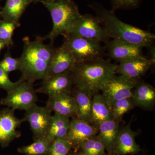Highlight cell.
I'll use <instances>...</instances> for the list:
<instances>
[{"mask_svg":"<svg viewBox=\"0 0 155 155\" xmlns=\"http://www.w3.org/2000/svg\"><path fill=\"white\" fill-rule=\"evenodd\" d=\"M64 37V44L73 54L77 63L104 58V51L100 43L75 35Z\"/></svg>","mask_w":155,"mask_h":155,"instance_id":"obj_6","label":"cell"},{"mask_svg":"<svg viewBox=\"0 0 155 155\" xmlns=\"http://www.w3.org/2000/svg\"><path fill=\"white\" fill-rule=\"evenodd\" d=\"M71 95L74 97L76 102L78 118L91 124V105L93 97L75 85L72 88Z\"/></svg>","mask_w":155,"mask_h":155,"instance_id":"obj_20","label":"cell"},{"mask_svg":"<svg viewBox=\"0 0 155 155\" xmlns=\"http://www.w3.org/2000/svg\"><path fill=\"white\" fill-rule=\"evenodd\" d=\"M89 7L96 13V16L109 38L143 48L149 47L153 43L154 34L123 22L112 10H108L96 2L91 3Z\"/></svg>","mask_w":155,"mask_h":155,"instance_id":"obj_1","label":"cell"},{"mask_svg":"<svg viewBox=\"0 0 155 155\" xmlns=\"http://www.w3.org/2000/svg\"><path fill=\"white\" fill-rule=\"evenodd\" d=\"M110 107L113 117L119 121L124 114L133 109L135 105L132 98L130 97L116 101Z\"/></svg>","mask_w":155,"mask_h":155,"instance_id":"obj_27","label":"cell"},{"mask_svg":"<svg viewBox=\"0 0 155 155\" xmlns=\"http://www.w3.org/2000/svg\"><path fill=\"white\" fill-rule=\"evenodd\" d=\"M51 143L46 137L38 139L31 144L18 148V152L25 155H48Z\"/></svg>","mask_w":155,"mask_h":155,"instance_id":"obj_24","label":"cell"},{"mask_svg":"<svg viewBox=\"0 0 155 155\" xmlns=\"http://www.w3.org/2000/svg\"><path fill=\"white\" fill-rule=\"evenodd\" d=\"M6 47L4 43L0 41V54H1V51H2V50L3 49L5 48Z\"/></svg>","mask_w":155,"mask_h":155,"instance_id":"obj_34","label":"cell"},{"mask_svg":"<svg viewBox=\"0 0 155 155\" xmlns=\"http://www.w3.org/2000/svg\"><path fill=\"white\" fill-rule=\"evenodd\" d=\"M45 107L55 114L69 118H78L76 102L71 94L61 93L49 96Z\"/></svg>","mask_w":155,"mask_h":155,"instance_id":"obj_16","label":"cell"},{"mask_svg":"<svg viewBox=\"0 0 155 155\" xmlns=\"http://www.w3.org/2000/svg\"><path fill=\"white\" fill-rule=\"evenodd\" d=\"M131 98L135 106L150 110L155 104V88L148 84L140 82L134 89Z\"/></svg>","mask_w":155,"mask_h":155,"instance_id":"obj_19","label":"cell"},{"mask_svg":"<svg viewBox=\"0 0 155 155\" xmlns=\"http://www.w3.org/2000/svg\"><path fill=\"white\" fill-rule=\"evenodd\" d=\"M70 125L69 117L54 114L52 116L46 138L51 142L57 139L66 138Z\"/></svg>","mask_w":155,"mask_h":155,"instance_id":"obj_23","label":"cell"},{"mask_svg":"<svg viewBox=\"0 0 155 155\" xmlns=\"http://www.w3.org/2000/svg\"><path fill=\"white\" fill-rule=\"evenodd\" d=\"M98 133V128L94 125L79 118H72L66 138L73 148L77 149L81 143Z\"/></svg>","mask_w":155,"mask_h":155,"instance_id":"obj_14","label":"cell"},{"mask_svg":"<svg viewBox=\"0 0 155 155\" xmlns=\"http://www.w3.org/2000/svg\"><path fill=\"white\" fill-rule=\"evenodd\" d=\"M106 49L110 59L119 63L143 57V48L116 39L106 43Z\"/></svg>","mask_w":155,"mask_h":155,"instance_id":"obj_12","label":"cell"},{"mask_svg":"<svg viewBox=\"0 0 155 155\" xmlns=\"http://www.w3.org/2000/svg\"><path fill=\"white\" fill-rule=\"evenodd\" d=\"M74 85V76L71 71H68L44 79L36 91L48 96L61 93L71 94Z\"/></svg>","mask_w":155,"mask_h":155,"instance_id":"obj_11","label":"cell"},{"mask_svg":"<svg viewBox=\"0 0 155 155\" xmlns=\"http://www.w3.org/2000/svg\"><path fill=\"white\" fill-rule=\"evenodd\" d=\"M119 121L112 119L103 122L98 127V135L109 153H112L113 147L119 132Z\"/></svg>","mask_w":155,"mask_h":155,"instance_id":"obj_22","label":"cell"},{"mask_svg":"<svg viewBox=\"0 0 155 155\" xmlns=\"http://www.w3.org/2000/svg\"><path fill=\"white\" fill-rule=\"evenodd\" d=\"M0 67L8 74L19 70L20 67L19 58L12 57L10 51H7L2 60L0 61Z\"/></svg>","mask_w":155,"mask_h":155,"instance_id":"obj_29","label":"cell"},{"mask_svg":"<svg viewBox=\"0 0 155 155\" xmlns=\"http://www.w3.org/2000/svg\"><path fill=\"white\" fill-rule=\"evenodd\" d=\"M33 1V2H41V1H43V0H32Z\"/></svg>","mask_w":155,"mask_h":155,"instance_id":"obj_36","label":"cell"},{"mask_svg":"<svg viewBox=\"0 0 155 155\" xmlns=\"http://www.w3.org/2000/svg\"><path fill=\"white\" fill-rule=\"evenodd\" d=\"M153 65L150 60L143 56L119 63L116 73L133 80H140Z\"/></svg>","mask_w":155,"mask_h":155,"instance_id":"obj_17","label":"cell"},{"mask_svg":"<svg viewBox=\"0 0 155 155\" xmlns=\"http://www.w3.org/2000/svg\"><path fill=\"white\" fill-rule=\"evenodd\" d=\"M18 84L17 82H13L10 80L9 74L6 73L0 67V88L8 92L13 89Z\"/></svg>","mask_w":155,"mask_h":155,"instance_id":"obj_31","label":"cell"},{"mask_svg":"<svg viewBox=\"0 0 155 155\" xmlns=\"http://www.w3.org/2000/svg\"><path fill=\"white\" fill-rule=\"evenodd\" d=\"M76 64L73 54L63 43L60 47L55 49L46 78L71 71Z\"/></svg>","mask_w":155,"mask_h":155,"instance_id":"obj_13","label":"cell"},{"mask_svg":"<svg viewBox=\"0 0 155 155\" xmlns=\"http://www.w3.org/2000/svg\"><path fill=\"white\" fill-rule=\"evenodd\" d=\"M51 112L47 107L37 105L25 111L22 119L29 123L34 140L46 137L52 116Z\"/></svg>","mask_w":155,"mask_h":155,"instance_id":"obj_9","label":"cell"},{"mask_svg":"<svg viewBox=\"0 0 155 155\" xmlns=\"http://www.w3.org/2000/svg\"><path fill=\"white\" fill-rule=\"evenodd\" d=\"M118 65L104 58L77 63L71 71L75 85L93 97L102 89L108 81L116 75Z\"/></svg>","mask_w":155,"mask_h":155,"instance_id":"obj_3","label":"cell"},{"mask_svg":"<svg viewBox=\"0 0 155 155\" xmlns=\"http://www.w3.org/2000/svg\"><path fill=\"white\" fill-rule=\"evenodd\" d=\"M68 35L81 37L100 43H106L110 38L96 16L89 14L81 15L64 37Z\"/></svg>","mask_w":155,"mask_h":155,"instance_id":"obj_7","label":"cell"},{"mask_svg":"<svg viewBox=\"0 0 155 155\" xmlns=\"http://www.w3.org/2000/svg\"><path fill=\"white\" fill-rule=\"evenodd\" d=\"M149 50V60L152 62L153 65H155V48L154 45H152L150 46Z\"/></svg>","mask_w":155,"mask_h":155,"instance_id":"obj_32","label":"cell"},{"mask_svg":"<svg viewBox=\"0 0 155 155\" xmlns=\"http://www.w3.org/2000/svg\"><path fill=\"white\" fill-rule=\"evenodd\" d=\"M20 25L13 21L2 19L0 20V41L6 47L14 45L13 36L16 28Z\"/></svg>","mask_w":155,"mask_h":155,"instance_id":"obj_26","label":"cell"},{"mask_svg":"<svg viewBox=\"0 0 155 155\" xmlns=\"http://www.w3.org/2000/svg\"><path fill=\"white\" fill-rule=\"evenodd\" d=\"M141 0H111L112 11L118 9L135 8L139 6Z\"/></svg>","mask_w":155,"mask_h":155,"instance_id":"obj_30","label":"cell"},{"mask_svg":"<svg viewBox=\"0 0 155 155\" xmlns=\"http://www.w3.org/2000/svg\"><path fill=\"white\" fill-rule=\"evenodd\" d=\"M71 155H91L87 153L81 151L79 152H77L73 153Z\"/></svg>","mask_w":155,"mask_h":155,"instance_id":"obj_33","label":"cell"},{"mask_svg":"<svg viewBox=\"0 0 155 155\" xmlns=\"http://www.w3.org/2000/svg\"><path fill=\"white\" fill-rule=\"evenodd\" d=\"M44 41L40 36L33 41L27 37L23 38V51L19 58L20 79L33 84L36 81L46 77L55 48L53 43L47 45Z\"/></svg>","mask_w":155,"mask_h":155,"instance_id":"obj_2","label":"cell"},{"mask_svg":"<svg viewBox=\"0 0 155 155\" xmlns=\"http://www.w3.org/2000/svg\"><path fill=\"white\" fill-rule=\"evenodd\" d=\"M139 82L140 80L115 75L105 84L101 94L111 106L116 101L131 97L134 89Z\"/></svg>","mask_w":155,"mask_h":155,"instance_id":"obj_8","label":"cell"},{"mask_svg":"<svg viewBox=\"0 0 155 155\" xmlns=\"http://www.w3.org/2000/svg\"><path fill=\"white\" fill-rule=\"evenodd\" d=\"M104 155H116L115 154H114L113 153H108L107 154H105Z\"/></svg>","mask_w":155,"mask_h":155,"instance_id":"obj_37","label":"cell"},{"mask_svg":"<svg viewBox=\"0 0 155 155\" xmlns=\"http://www.w3.org/2000/svg\"><path fill=\"white\" fill-rule=\"evenodd\" d=\"M137 135V132L131 129L130 124L119 128L112 153L116 155L138 153L141 149L135 141V137Z\"/></svg>","mask_w":155,"mask_h":155,"instance_id":"obj_15","label":"cell"},{"mask_svg":"<svg viewBox=\"0 0 155 155\" xmlns=\"http://www.w3.org/2000/svg\"><path fill=\"white\" fill-rule=\"evenodd\" d=\"M1 1V0H0ZM2 8H1V6H0V20L2 19Z\"/></svg>","mask_w":155,"mask_h":155,"instance_id":"obj_35","label":"cell"},{"mask_svg":"<svg viewBox=\"0 0 155 155\" xmlns=\"http://www.w3.org/2000/svg\"><path fill=\"white\" fill-rule=\"evenodd\" d=\"M15 111L9 107L0 110V147L3 148L21 136L18 129L24 121L17 118Z\"/></svg>","mask_w":155,"mask_h":155,"instance_id":"obj_10","label":"cell"},{"mask_svg":"<svg viewBox=\"0 0 155 155\" xmlns=\"http://www.w3.org/2000/svg\"><path fill=\"white\" fill-rule=\"evenodd\" d=\"M72 148V144L67 138L57 139L51 143L48 155H67Z\"/></svg>","mask_w":155,"mask_h":155,"instance_id":"obj_28","label":"cell"},{"mask_svg":"<svg viewBox=\"0 0 155 155\" xmlns=\"http://www.w3.org/2000/svg\"><path fill=\"white\" fill-rule=\"evenodd\" d=\"M78 148L91 155H104L105 154V148L98 134L81 143Z\"/></svg>","mask_w":155,"mask_h":155,"instance_id":"obj_25","label":"cell"},{"mask_svg":"<svg viewBox=\"0 0 155 155\" xmlns=\"http://www.w3.org/2000/svg\"><path fill=\"white\" fill-rule=\"evenodd\" d=\"M32 0H6L2 8V19L10 20L20 25V19Z\"/></svg>","mask_w":155,"mask_h":155,"instance_id":"obj_21","label":"cell"},{"mask_svg":"<svg viewBox=\"0 0 155 155\" xmlns=\"http://www.w3.org/2000/svg\"><path fill=\"white\" fill-rule=\"evenodd\" d=\"M91 124L98 127L103 122L114 119L111 107L103 95L99 93L94 94L92 99Z\"/></svg>","mask_w":155,"mask_h":155,"instance_id":"obj_18","label":"cell"},{"mask_svg":"<svg viewBox=\"0 0 155 155\" xmlns=\"http://www.w3.org/2000/svg\"><path fill=\"white\" fill-rule=\"evenodd\" d=\"M41 2L49 11L53 22L52 30L42 37L44 41L49 39L53 43L59 35L65 36L82 15L73 0H43Z\"/></svg>","mask_w":155,"mask_h":155,"instance_id":"obj_4","label":"cell"},{"mask_svg":"<svg viewBox=\"0 0 155 155\" xmlns=\"http://www.w3.org/2000/svg\"><path fill=\"white\" fill-rule=\"evenodd\" d=\"M38 100L33 84L20 79L16 87L7 92V96L1 99L0 104L14 110L26 111L36 105Z\"/></svg>","mask_w":155,"mask_h":155,"instance_id":"obj_5","label":"cell"}]
</instances>
